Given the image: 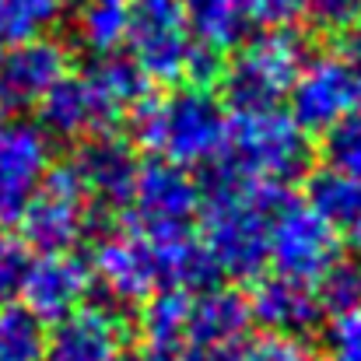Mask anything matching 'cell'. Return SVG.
Returning a JSON list of instances; mask_svg holds the SVG:
<instances>
[{
	"label": "cell",
	"mask_w": 361,
	"mask_h": 361,
	"mask_svg": "<svg viewBox=\"0 0 361 361\" xmlns=\"http://www.w3.org/2000/svg\"><path fill=\"white\" fill-rule=\"evenodd\" d=\"M88 270L116 302H144L169 288L200 291L218 277L193 232H144L137 225L106 232Z\"/></svg>",
	"instance_id": "cell-1"
},
{
	"label": "cell",
	"mask_w": 361,
	"mask_h": 361,
	"mask_svg": "<svg viewBox=\"0 0 361 361\" xmlns=\"http://www.w3.org/2000/svg\"><path fill=\"white\" fill-rule=\"evenodd\" d=\"M242 14L259 28H291L305 18V0H242Z\"/></svg>",
	"instance_id": "cell-30"
},
{
	"label": "cell",
	"mask_w": 361,
	"mask_h": 361,
	"mask_svg": "<svg viewBox=\"0 0 361 361\" xmlns=\"http://www.w3.org/2000/svg\"><path fill=\"white\" fill-rule=\"evenodd\" d=\"M348 63H351V74H355V81H358V95H361V42H358V46H351Z\"/></svg>",
	"instance_id": "cell-32"
},
{
	"label": "cell",
	"mask_w": 361,
	"mask_h": 361,
	"mask_svg": "<svg viewBox=\"0 0 361 361\" xmlns=\"http://www.w3.org/2000/svg\"><path fill=\"white\" fill-rule=\"evenodd\" d=\"M190 35L207 53H225L239 46L249 21L242 14V0H183L179 4Z\"/></svg>",
	"instance_id": "cell-20"
},
{
	"label": "cell",
	"mask_w": 361,
	"mask_h": 361,
	"mask_svg": "<svg viewBox=\"0 0 361 361\" xmlns=\"http://www.w3.org/2000/svg\"><path fill=\"white\" fill-rule=\"evenodd\" d=\"M92 211L95 204L88 200L78 176L67 165L60 172H49L39 193L28 200L21 214L25 225L21 239L39 252H74L92 232Z\"/></svg>",
	"instance_id": "cell-10"
},
{
	"label": "cell",
	"mask_w": 361,
	"mask_h": 361,
	"mask_svg": "<svg viewBox=\"0 0 361 361\" xmlns=\"http://www.w3.org/2000/svg\"><path fill=\"white\" fill-rule=\"evenodd\" d=\"M309 207L323 214L337 235L361 239V179L341 176V172H316L309 179Z\"/></svg>",
	"instance_id": "cell-22"
},
{
	"label": "cell",
	"mask_w": 361,
	"mask_h": 361,
	"mask_svg": "<svg viewBox=\"0 0 361 361\" xmlns=\"http://www.w3.org/2000/svg\"><path fill=\"white\" fill-rule=\"evenodd\" d=\"M288 102H291V120L305 133H326L344 116L358 113L361 95L348 56L323 53V56L302 60L291 81Z\"/></svg>",
	"instance_id": "cell-11"
},
{
	"label": "cell",
	"mask_w": 361,
	"mask_h": 361,
	"mask_svg": "<svg viewBox=\"0 0 361 361\" xmlns=\"http://www.w3.org/2000/svg\"><path fill=\"white\" fill-rule=\"evenodd\" d=\"M235 361H316L309 344L302 337H288V334H263L256 341H245Z\"/></svg>",
	"instance_id": "cell-29"
},
{
	"label": "cell",
	"mask_w": 361,
	"mask_h": 361,
	"mask_svg": "<svg viewBox=\"0 0 361 361\" xmlns=\"http://www.w3.org/2000/svg\"><path fill=\"white\" fill-rule=\"evenodd\" d=\"M130 63L144 81L158 85H207L218 74V53H207L190 35V25L172 0H137L126 28Z\"/></svg>",
	"instance_id": "cell-6"
},
{
	"label": "cell",
	"mask_w": 361,
	"mask_h": 361,
	"mask_svg": "<svg viewBox=\"0 0 361 361\" xmlns=\"http://www.w3.org/2000/svg\"><path fill=\"white\" fill-rule=\"evenodd\" d=\"M63 74L67 53L46 35L21 39L11 49H0V113L21 116L25 109H35Z\"/></svg>",
	"instance_id": "cell-14"
},
{
	"label": "cell",
	"mask_w": 361,
	"mask_h": 361,
	"mask_svg": "<svg viewBox=\"0 0 361 361\" xmlns=\"http://www.w3.org/2000/svg\"><path fill=\"white\" fill-rule=\"evenodd\" d=\"M147 99L144 74L113 56H95L78 74H63L49 95L35 106L42 116V130L63 140H88L95 133H109L123 116H130Z\"/></svg>",
	"instance_id": "cell-2"
},
{
	"label": "cell",
	"mask_w": 361,
	"mask_h": 361,
	"mask_svg": "<svg viewBox=\"0 0 361 361\" xmlns=\"http://www.w3.org/2000/svg\"><path fill=\"white\" fill-rule=\"evenodd\" d=\"M133 0H78L74 35L92 56H113L126 42Z\"/></svg>",
	"instance_id": "cell-21"
},
{
	"label": "cell",
	"mask_w": 361,
	"mask_h": 361,
	"mask_svg": "<svg viewBox=\"0 0 361 361\" xmlns=\"http://www.w3.org/2000/svg\"><path fill=\"white\" fill-rule=\"evenodd\" d=\"M249 305L235 291L200 288L190 295L183 361H235L249 341Z\"/></svg>",
	"instance_id": "cell-12"
},
{
	"label": "cell",
	"mask_w": 361,
	"mask_h": 361,
	"mask_svg": "<svg viewBox=\"0 0 361 361\" xmlns=\"http://www.w3.org/2000/svg\"><path fill=\"white\" fill-rule=\"evenodd\" d=\"M305 60L302 39L291 28H267L263 35L242 42L225 67L221 81L235 109H277Z\"/></svg>",
	"instance_id": "cell-7"
},
{
	"label": "cell",
	"mask_w": 361,
	"mask_h": 361,
	"mask_svg": "<svg viewBox=\"0 0 361 361\" xmlns=\"http://www.w3.org/2000/svg\"><path fill=\"white\" fill-rule=\"evenodd\" d=\"M186 288L154 291L144 298L140 312V358L137 361H183V341H186V312H190Z\"/></svg>",
	"instance_id": "cell-19"
},
{
	"label": "cell",
	"mask_w": 361,
	"mask_h": 361,
	"mask_svg": "<svg viewBox=\"0 0 361 361\" xmlns=\"http://www.w3.org/2000/svg\"><path fill=\"white\" fill-rule=\"evenodd\" d=\"M281 204V190L252 186L242 179L218 176L211 197L200 200V249L214 274L232 281H252L267 267L270 218Z\"/></svg>",
	"instance_id": "cell-3"
},
{
	"label": "cell",
	"mask_w": 361,
	"mask_h": 361,
	"mask_svg": "<svg viewBox=\"0 0 361 361\" xmlns=\"http://www.w3.org/2000/svg\"><path fill=\"white\" fill-rule=\"evenodd\" d=\"M126 348V323L109 305H78L46 334V361H130Z\"/></svg>",
	"instance_id": "cell-15"
},
{
	"label": "cell",
	"mask_w": 361,
	"mask_h": 361,
	"mask_svg": "<svg viewBox=\"0 0 361 361\" xmlns=\"http://www.w3.org/2000/svg\"><path fill=\"white\" fill-rule=\"evenodd\" d=\"M71 0H0V39L21 42L46 35L67 11Z\"/></svg>",
	"instance_id": "cell-25"
},
{
	"label": "cell",
	"mask_w": 361,
	"mask_h": 361,
	"mask_svg": "<svg viewBox=\"0 0 361 361\" xmlns=\"http://www.w3.org/2000/svg\"><path fill=\"white\" fill-rule=\"evenodd\" d=\"M32 245L11 228H0V305H11L21 298L28 267H32Z\"/></svg>",
	"instance_id": "cell-27"
},
{
	"label": "cell",
	"mask_w": 361,
	"mask_h": 361,
	"mask_svg": "<svg viewBox=\"0 0 361 361\" xmlns=\"http://www.w3.org/2000/svg\"><path fill=\"white\" fill-rule=\"evenodd\" d=\"M71 172L78 176L81 190L88 193V200L95 207H126L133 197V183H137V154L133 147L116 137V133H95L88 140H81Z\"/></svg>",
	"instance_id": "cell-16"
},
{
	"label": "cell",
	"mask_w": 361,
	"mask_h": 361,
	"mask_svg": "<svg viewBox=\"0 0 361 361\" xmlns=\"http://www.w3.org/2000/svg\"><path fill=\"white\" fill-rule=\"evenodd\" d=\"M305 18L323 35H351L361 25V0H305Z\"/></svg>",
	"instance_id": "cell-28"
},
{
	"label": "cell",
	"mask_w": 361,
	"mask_h": 361,
	"mask_svg": "<svg viewBox=\"0 0 361 361\" xmlns=\"http://www.w3.org/2000/svg\"><path fill=\"white\" fill-rule=\"evenodd\" d=\"M326 361H361V309L334 319L326 334Z\"/></svg>",
	"instance_id": "cell-31"
},
{
	"label": "cell",
	"mask_w": 361,
	"mask_h": 361,
	"mask_svg": "<svg viewBox=\"0 0 361 361\" xmlns=\"http://www.w3.org/2000/svg\"><path fill=\"white\" fill-rule=\"evenodd\" d=\"M319 312L326 316H348L361 309V256H337L316 281H312Z\"/></svg>",
	"instance_id": "cell-23"
},
{
	"label": "cell",
	"mask_w": 361,
	"mask_h": 361,
	"mask_svg": "<svg viewBox=\"0 0 361 361\" xmlns=\"http://www.w3.org/2000/svg\"><path fill=\"white\" fill-rule=\"evenodd\" d=\"M200 200L204 193L190 169L158 158L137 172L126 207H133V225L144 232H193Z\"/></svg>",
	"instance_id": "cell-13"
},
{
	"label": "cell",
	"mask_w": 361,
	"mask_h": 361,
	"mask_svg": "<svg viewBox=\"0 0 361 361\" xmlns=\"http://www.w3.org/2000/svg\"><path fill=\"white\" fill-rule=\"evenodd\" d=\"M341 256L337 228L309 207V200H284L274 207L270 239H267V263L274 274L295 277L312 284L334 259Z\"/></svg>",
	"instance_id": "cell-8"
},
{
	"label": "cell",
	"mask_w": 361,
	"mask_h": 361,
	"mask_svg": "<svg viewBox=\"0 0 361 361\" xmlns=\"http://www.w3.org/2000/svg\"><path fill=\"white\" fill-rule=\"evenodd\" d=\"M53 172L49 133L25 116L0 113V228L21 221L28 200Z\"/></svg>",
	"instance_id": "cell-9"
},
{
	"label": "cell",
	"mask_w": 361,
	"mask_h": 361,
	"mask_svg": "<svg viewBox=\"0 0 361 361\" xmlns=\"http://www.w3.org/2000/svg\"><path fill=\"white\" fill-rule=\"evenodd\" d=\"M218 158L221 176L281 190L309 169V133L281 109H239Z\"/></svg>",
	"instance_id": "cell-5"
},
{
	"label": "cell",
	"mask_w": 361,
	"mask_h": 361,
	"mask_svg": "<svg viewBox=\"0 0 361 361\" xmlns=\"http://www.w3.org/2000/svg\"><path fill=\"white\" fill-rule=\"evenodd\" d=\"M0 361H46V323L25 305H0Z\"/></svg>",
	"instance_id": "cell-24"
},
{
	"label": "cell",
	"mask_w": 361,
	"mask_h": 361,
	"mask_svg": "<svg viewBox=\"0 0 361 361\" xmlns=\"http://www.w3.org/2000/svg\"><path fill=\"white\" fill-rule=\"evenodd\" d=\"M88 288H92V270L74 252H42L28 267L21 298L25 309L35 312L42 323H56L60 316L85 305Z\"/></svg>",
	"instance_id": "cell-17"
},
{
	"label": "cell",
	"mask_w": 361,
	"mask_h": 361,
	"mask_svg": "<svg viewBox=\"0 0 361 361\" xmlns=\"http://www.w3.org/2000/svg\"><path fill=\"white\" fill-rule=\"evenodd\" d=\"M323 169L361 179V113H351L326 130L323 140Z\"/></svg>",
	"instance_id": "cell-26"
},
{
	"label": "cell",
	"mask_w": 361,
	"mask_h": 361,
	"mask_svg": "<svg viewBox=\"0 0 361 361\" xmlns=\"http://www.w3.org/2000/svg\"><path fill=\"white\" fill-rule=\"evenodd\" d=\"M137 140L161 161L193 169L221 154L228 116L207 85H186L161 99H144L133 113Z\"/></svg>",
	"instance_id": "cell-4"
},
{
	"label": "cell",
	"mask_w": 361,
	"mask_h": 361,
	"mask_svg": "<svg viewBox=\"0 0 361 361\" xmlns=\"http://www.w3.org/2000/svg\"><path fill=\"white\" fill-rule=\"evenodd\" d=\"M245 305H249L252 323L267 326V334H288V337H302L323 316L312 284L284 277V274L263 277L252 291V302Z\"/></svg>",
	"instance_id": "cell-18"
}]
</instances>
